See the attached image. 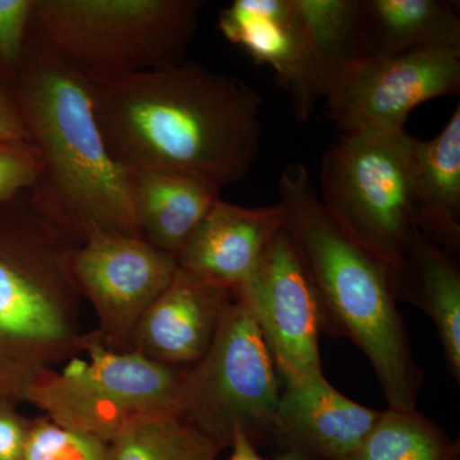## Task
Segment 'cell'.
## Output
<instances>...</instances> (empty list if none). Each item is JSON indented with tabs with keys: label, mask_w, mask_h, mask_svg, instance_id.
I'll list each match as a JSON object with an SVG mask.
<instances>
[{
	"label": "cell",
	"mask_w": 460,
	"mask_h": 460,
	"mask_svg": "<svg viewBox=\"0 0 460 460\" xmlns=\"http://www.w3.org/2000/svg\"><path fill=\"white\" fill-rule=\"evenodd\" d=\"M201 0H33L27 42L91 84L186 60Z\"/></svg>",
	"instance_id": "5b68a950"
},
{
	"label": "cell",
	"mask_w": 460,
	"mask_h": 460,
	"mask_svg": "<svg viewBox=\"0 0 460 460\" xmlns=\"http://www.w3.org/2000/svg\"><path fill=\"white\" fill-rule=\"evenodd\" d=\"M0 142H30L29 131L11 86L0 83Z\"/></svg>",
	"instance_id": "4316f807"
},
{
	"label": "cell",
	"mask_w": 460,
	"mask_h": 460,
	"mask_svg": "<svg viewBox=\"0 0 460 460\" xmlns=\"http://www.w3.org/2000/svg\"><path fill=\"white\" fill-rule=\"evenodd\" d=\"M217 29L235 47L277 75L298 122L323 99L319 69L295 0H234L217 16Z\"/></svg>",
	"instance_id": "7c38bea8"
},
{
	"label": "cell",
	"mask_w": 460,
	"mask_h": 460,
	"mask_svg": "<svg viewBox=\"0 0 460 460\" xmlns=\"http://www.w3.org/2000/svg\"><path fill=\"white\" fill-rule=\"evenodd\" d=\"M11 89L39 156L26 193L33 210L75 244L102 234L141 237L131 174L109 153L91 84L27 42Z\"/></svg>",
	"instance_id": "7a4b0ae2"
},
{
	"label": "cell",
	"mask_w": 460,
	"mask_h": 460,
	"mask_svg": "<svg viewBox=\"0 0 460 460\" xmlns=\"http://www.w3.org/2000/svg\"><path fill=\"white\" fill-rule=\"evenodd\" d=\"M75 246L26 193L0 202V404L25 402L36 378L83 354L81 298L66 265Z\"/></svg>",
	"instance_id": "277c9868"
},
{
	"label": "cell",
	"mask_w": 460,
	"mask_h": 460,
	"mask_svg": "<svg viewBox=\"0 0 460 460\" xmlns=\"http://www.w3.org/2000/svg\"><path fill=\"white\" fill-rule=\"evenodd\" d=\"M234 293L178 268L133 330L131 350L151 361L189 368L204 357Z\"/></svg>",
	"instance_id": "4fadbf2b"
},
{
	"label": "cell",
	"mask_w": 460,
	"mask_h": 460,
	"mask_svg": "<svg viewBox=\"0 0 460 460\" xmlns=\"http://www.w3.org/2000/svg\"><path fill=\"white\" fill-rule=\"evenodd\" d=\"M283 226L279 204L244 208L220 198L178 256V268L234 293L252 277Z\"/></svg>",
	"instance_id": "9a60e30c"
},
{
	"label": "cell",
	"mask_w": 460,
	"mask_h": 460,
	"mask_svg": "<svg viewBox=\"0 0 460 460\" xmlns=\"http://www.w3.org/2000/svg\"><path fill=\"white\" fill-rule=\"evenodd\" d=\"M407 132L341 133L323 154L321 204L393 274L401 269L414 228Z\"/></svg>",
	"instance_id": "ba28073f"
},
{
	"label": "cell",
	"mask_w": 460,
	"mask_h": 460,
	"mask_svg": "<svg viewBox=\"0 0 460 460\" xmlns=\"http://www.w3.org/2000/svg\"><path fill=\"white\" fill-rule=\"evenodd\" d=\"M381 411L347 398L325 376L283 384L272 443L314 460H347Z\"/></svg>",
	"instance_id": "5bb4252c"
},
{
	"label": "cell",
	"mask_w": 460,
	"mask_h": 460,
	"mask_svg": "<svg viewBox=\"0 0 460 460\" xmlns=\"http://www.w3.org/2000/svg\"><path fill=\"white\" fill-rule=\"evenodd\" d=\"M365 58L460 47V17L443 0H359Z\"/></svg>",
	"instance_id": "d6986e66"
},
{
	"label": "cell",
	"mask_w": 460,
	"mask_h": 460,
	"mask_svg": "<svg viewBox=\"0 0 460 460\" xmlns=\"http://www.w3.org/2000/svg\"><path fill=\"white\" fill-rule=\"evenodd\" d=\"M234 299L255 321L283 384L323 376L319 302L286 226Z\"/></svg>",
	"instance_id": "8fae6325"
},
{
	"label": "cell",
	"mask_w": 460,
	"mask_h": 460,
	"mask_svg": "<svg viewBox=\"0 0 460 460\" xmlns=\"http://www.w3.org/2000/svg\"><path fill=\"white\" fill-rule=\"evenodd\" d=\"M460 47H429L363 58L326 95L341 133L404 131L411 111L429 100L459 95Z\"/></svg>",
	"instance_id": "9c48e42d"
},
{
	"label": "cell",
	"mask_w": 460,
	"mask_h": 460,
	"mask_svg": "<svg viewBox=\"0 0 460 460\" xmlns=\"http://www.w3.org/2000/svg\"><path fill=\"white\" fill-rule=\"evenodd\" d=\"M133 210L145 241L175 260L222 190L181 175L129 172Z\"/></svg>",
	"instance_id": "ac0fdd59"
},
{
	"label": "cell",
	"mask_w": 460,
	"mask_h": 460,
	"mask_svg": "<svg viewBox=\"0 0 460 460\" xmlns=\"http://www.w3.org/2000/svg\"><path fill=\"white\" fill-rule=\"evenodd\" d=\"M66 265L75 292L98 317L96 335L115 352L131 350L138 320L178 269L174 257L126 234L90 238L71 251Z\"/></svg>",
	"instance_id": "30bf717a"
},
{
	"label": "cell",
	"mask_w": 460,
	"mask_h": 460,
	"mask_svg": "<svg viewBox=\"0 0 460 460\" xmlns=\"http://www.w3.org/2000/svg\"><path fill=\"white\" fill-rule=\"evenodd\" d=\"M274 460H314L308 458L304 454L296 452V450L280 449V452L275 456Z\"/></svg>",
	"instance_id": "f1b7e54d"
},
{
	"label": "cell",
	"mask_w": 460,
	"mask_h": 460,
	"mask_svg": "<svg viewBox=\"0 0 460 460\" xmlns=\"http://www.w3.org/2000/svg\"><path fill=\"white\" fill-rule=\"evenodd\" d=\"M39 174V156L30 142H0V202L29 192Z\"/></svg>",
	"instance_id": "d4e9b609"
},
{
	"label": "cell",
	"mask_w": 460,
	"mask_h": 460,
	"mask_svg": "<svg viewBox=\"0 0 460 460\" xmlns=\"http://www.w3.org/2000/svg\"><path fill=\"white\" fill-rule=\"evenodd\" d=\"M398 301L423 311L438 332L447 370L460 380V269L449 251L411 230L394 277Z\"/></svg>",
	"instance_id": "e0dca14e"
},
{
	"label": "cell",
	"mask_w": 460,
	"mask_h": 460,
	"mask_svg": "<svg viewBox=\"0 0 460 460\" xmlns=\"http://www.w3.org/2000/svg\"><path fill=\"white\" fill-rule=\"evenodd\" d=\"M30 422L16 404H0V460H23Z\"/></svg>",
	"instance_id": "484cf974"
},
{
	"label": "cell",
	"mask_w": 460,
	"mask_h": 460,
	"mask_svg": "<svg viewBox=\"0 0 460 460\" xmlns=\"http://www.w3.org/2000/svg\"><path fill=\"white\" fill-rule=\"evenodd\" d=\"M114 460H217L219 445L177 416L135 423L111 443Z\"/></svg>",
	"instance_id": "7402d4cb"
},
{
	"label": "cell",
	"mask_w": 460,
	"mask_h": 460,
	"mask_svg": "<svg viewBox=\"0 0 460 460\" xmlns=\"http://www.w3.org/2000/svg\"><path fill=\"white\" fill-rule=\"evenodd\" d=\"M347 460H460V444L417 410L387 408Z\"/></svg>",
	"instance_id": "44dd1931"
},
{
	"label": "cell",
	"mask_w": 460,
	"mask_h": 460,
	"mask_svg": "<svg viewBox=\"0 0 460 460\" xmlns=\"http://www.w3.org/2000/svg\"><path fill=\"white\" fill-rule=\"evenodd\" d=\"M100 132L128 172H165L222 190L247 177L261 144L250 84L183 62L91 84Z\"/></svg>",
	"instance_id": "6da1fadb"
},
{
	"label": "cell",
	"mask_w": 460,
	"mask_h": 460,
	"mask_svg": "<svg viewBox=\"0 0 460 460\" xmlns=\"http://www.w3.org/2000/svg\"><path fill=\"white\" fill-rule=\"evenodd\" d=\"M278 193L284 226L316 293L323 330L367 357L389 408L417 410L423 372L398 308L394 274L323 208L304 163L281 172Z\"/></svg>",
	"instance_id": "3957f363"
},
{
	"label": "cell",
	"mask_w": 460,
	"mask_h": 460,
	"mask_svg": "<svg viewBox=\"0 0 460 460\" xmlns=\"http://www.w3.org/2000/svg\"><path fill=\"white\" fill-rule=\"evenodd\" d=\"M33 0H0V83L12 86L22 65Z\"/></svg>",
	"instance_id": "cb8c5ba5"
},
{
	"label": "cell",
	"mask_w": 460,
	"mask_h": 460,
	"mask_svg": "<svg viewBox=\"0 0 460 460\" xmlns=\"http://www.w3.org/2000/svg\"><path fill=\"white\" fill-rule=\"evenodd\" d=\"M184 370L115 352L87 332L83 354L36 378L25 402L57 425L111 444L140 420L177 416Z\"/></svg>",
	"instance_id": "8992f818"
},
{
	"label": "cell",
	"mask_w": 460,
	"mask_h": 460,
	"mask_svg": "<svg viewBox=\"0 0 460 460\" xmlns=\"http://www.w3.org/2000/svg\"><path fill=\"white\" fill-rule=\"evenodd\" d=\"M313 47L323 99L365 58L359 0H295Z\"/></svg>",
	"instance_id": "ffe728a7"
},
{
	"label": "cell",
	"mask_w": 460,
	"mask_h": 460,
	"mask_svg": "<svg viewBox=\"0 0 460 460\" xmlns=\"http://www.w3.org/2000/svg\"><path fill=\"white\" fill-rule=\"evenodd\" d=\"M230 449L232 454L229 460H266L260 456L255 445L248 440L247 436L241 429L235 431Z\"/></svg>",
	"instance_id": "83f0119b"
},
{
	"label": "cell",
	"mask_w": 460,
	"mask_h": 460,
	"mask_svg": "<svg viewBox=\"0 0 460 460\" xmlns=\"http://www.w3.org/2000/svg\"><path fill=\"white\" fill-rule=\"evenodd\" d=\"M410 192L414 228L449 252L460 247V105L443 129L411 137Z\"/></svg>",
	"instance_id": "2e32d148"
},
{
	"label": "cell",
	"mask_w": 460,
	"mask_h": 460,
	"mask_svg": "<svg viewBox=\"0 0 460 460\" xmlns=\"http://www.w3.org/2000/svg\"><path fill=\"white\" fill-rule=\"evenodd\" d=\"M23 460H114V456L107 441L44 416L30 422Z\"/></svg>",
	"instance_id": "603a6c76"
},
{
	"label": "cell",
	"mask_w": 460,
	"mask_h": 460,
	"mask_svg": "<svg viewBox=\"0 0 460 460\" xmlns=\"http://www.w3.org/2000/svg\"><path fill=\"white\" fill-rule=\"evenodd\" d=\"M281 389L261 332L233 298L204 357L183 372L177 417L223 450L237 429L262 447L274 440Z\"/></svg>",
	"instance_id": "52a82bcc"
}]
</instances>
